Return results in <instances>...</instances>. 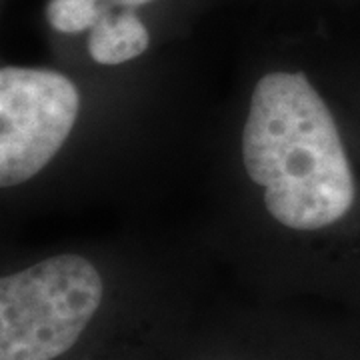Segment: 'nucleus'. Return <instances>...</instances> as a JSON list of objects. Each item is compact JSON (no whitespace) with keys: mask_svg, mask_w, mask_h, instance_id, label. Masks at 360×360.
<instances>
[{"mask_svg":"<svg viewBox=\"0 0 360 360\" xmlns=\"http://www.w3.org/2000/svg\"><path fill=\"white\" fill-rule=\"evenodd\" d=\"M80 112L72 78L51 68H0V186L40 174L63 150Z\"/></svg>","mask_w":360,"mask_h":360,"instance_id":"f03ea898","label":"nucleus"},{"mask_svg":"<svg viewBox=\"0 0 360 360\" xmlns=\"http://www.w3.org/2000/svg\"><path fill=\"white\" fill-rule=\"evenodd\" d=\"M44 14L56 32L78 34L90 30L104 13L94 0H49Z\"/></svg>","mask_w":360,"mask_h":360,"instance_id":"20e7f679","label":"nucleus"},{"mask_svg":"<svg viewBox=\"0 0 360 360\" xmlns=\"http://www.w3.org/2000/svg\"><path fill=\"white\" fill-rule=\"evenodd\" d=\"M150 46V32L132 8L106 13L89 30V56L103 66H118L139 58Z\"/></svg>","mask_w":360,"mask_h":360,"instance_id":"7ed1b4c3","label":"nucleus"},{"mask_svg":"<svg viewBox=\"0 0 360 360\" xmlns=\"http://www.w3.org/2000/svg\"><path fill=\"white\" fill-rule=\"evenodd\" d=\"M104 300V278L77 252L42 258L0 281V360H56Z\"/></svg>","mask_w":360,"mask_h":360,"instance_id":"f257e3e1","label":"nucleus"},{"mask_svg":"<svg viewBox=\"0 0 360 360\" xmlns=\"http://www.w3.org/2000/svg\"><path fill=\"white\" fill-rule=\"evenodd\" d=\"M120 6H124V8H139V6H144V4H148V2H153V0H116Z\"/></svg>","mask_w":360,"mask_h":360,"instance_id":"39448f33","label":"nucleus"},{"mask_svg":"<svg viewBox=\"0 0 360 360\" xmlns=\"http://www.w3.org/2000/svg\"><path fill=\"white\" fill-rule=\"evenodd\" d=\"M94 2H101V0H94Z\"/></svg>","mask_w":360,"mask_h":360,"instance_id":"423d86ee","label":"nucleus"}]
</instances>
